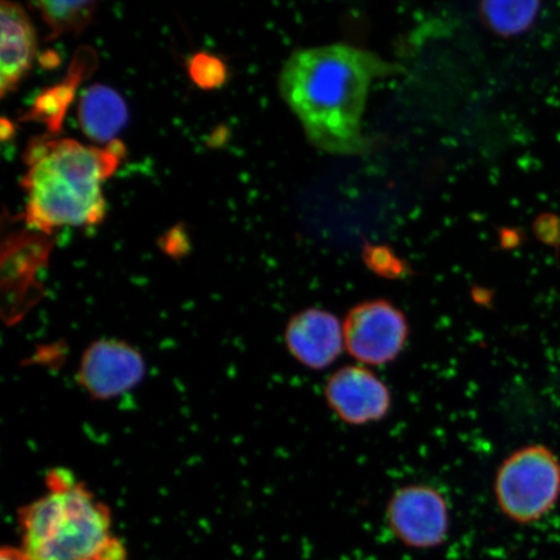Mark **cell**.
I'll return each mask as SVG.
<instances>
[{"mask_svg": "<svg viewBox=\"0 0 560 560\" xmlns=\"http://www.w3.org/2000/svg\"><path fill=\"white\" fill-rule=\"evenodd\" d=\"M363 260L371 270L385 278H404L408 275V266L395 252L384 245L366 247Z\"/></svg>", "mask_w": 560, "mask_h": 560, "instance_id": "cell-15", "label": "cell"}, {"mask_svg": "<svg viewBox=\"0 0 560 560\" xmlns=\"http://www.w3.org/2000/svg\"><path fill=\"white\" fill-rule=\"evenodd\" d=\"M284 342L293 359L311 370L330 368L346 349L341 322L319 307L292 315L285 326Z\"/></svg>", "mask_w": 560, "mask_h": 560, "instance_id": "cell-9", "label": "cell"}, {"mask_svg": "<svg viewBox=\"0 0 560 560\" xmlns=\"http://www.w3.org/2000/svg\"><path fill=\"white\" fill-rule=\"evenodd\" d=\"M0 20V93L5 96L30 74L37 55V33L26 11L16 3L2 2Z\"/></svg>", "mask_w": 560, "mask_h": 560, "instance_id": "cell-10", "label": "cell"}, {"mask_svg": "<svg viewBox=\"0 0 560 560\" xmlns=\"http://www.w3.org/2000/svg\"><path fill=\"white\" fill-rule=\"evenodd\" d=\"M124 144L107 149L55 139L33 145L23 185L27 194L25 220L32 229L51 233L66 226H91L105 215L102 185L120 164Z\"/></svg>", "mask_w": 560, "mask_h": 560, "instance_id": "cell-2", "label": "cell"}, {"mask_svg": "<svg viewBox=\"0 0 560 560\" xmlns=\"http://www.w3.org/2000/svg\"><path fill=\"white\" fill-rule=\"evenodd\" d=\"M325 398L334 415L349 425L380 422L392 406L388 385L363 365L336 370L326 383Z\"/></svg>", "mask_w": 560, "mask_h": 560, "instance_id": "cell-8", "label": "cell"}, {"mask_svg": "<svg viewBox=\"0 0 560 560\" xmlns=\"http://www.w3.org/2000/svg\"><path fill=\"white\" fill-rule=\"evenodd\" d=\"M540 10L538 2H486L480 7V16L489 30L502 37L528 31Z\"/></svg>", "mask_w": 560, "mask_h": 560, "instance_id": "cell-12", "label": "cell"}, {"mask_svg": "<svg viewBox=\"0 0 560 560\" xmlns=\"http://www.w3.org/2000/svg\"><path fill=\"white\" fill-rule=\"evenodd\" d=\"M79 120L88 138L96 143L110 144L128 121V108L115 90L95 85L81 97Z\"/></svg>", "mask_w": 560, "mask_h": 560, "instance_id": "cell-11", "label": "cell"}, {"mask_svg": "<svg viewBox=\"0 0 560 560\" xmlns=\"http://www.w3.org/2000/svg\"><path fill=\"white\" fill-rule=\"evenodd\" d=\"M44 18L50 35L48 39L61 35L80 33L94 18L96 2H38L35 3Z\"/></svg>", "mask_w": 560, "mask_h": 560, "instance_id": "cell-13", "label": "cell"}, {"mask_svg": "<svg viewBox=\"0 0 560 560\" xmlns=\"http://www.w3.org/2000/svg\"><path fill=\"white\" fill-rule=\"evenodd\" d=\"M346 350L363 366H384L397 360L408 342V318L388 300L357 304L342 322Z\"/></svg>", "mask_w": 560, "mask_h": 560, "instance_id": "cell-5", "label": "cell"}, {"mask_svg": "<svg viewBox=\"0 0 560 560\" xmlns=\"http://www.w3.org/2000/svg\"><path fill=\"white\" fill-rule=\"evenodd\" d=\"M0 560H30L21 549L3 548Z\"/></svg>", "mask_w": 560, "mask_h": 560, "instance_id": "cell-16", "label": "cell"}, {"mask_svg": "<svg viewBox=\"0 0 560 560\" xmlns=\"http://www.w3.org/2000/svg\"><path fill=\"white\" fill-rule=\"evenodd\" d=\"M395 72L380 55L359 47L303 48L280 70L279 90L313 145L354 155L365 147L361 128L371 83Z\"/></svg>", "mask_w": 560, "mask_h": 560, "instance_id": "cell-1", "label": "cell"}, {"mask_svg": "<svg viewBox=\"0 0 560 560\" xmlns=\"http://www.w3.org/2000/svg\"><path fill=\"white\" fill-rule=\"evenodd\" d=\"M494 494L510 521L530 524L542 520L560 497V464L545 445H528L502 462L494 479Z\"/></svg>", "mask_w": 560, "mask_h": 560, "instance_id": "cell-4", "label": "cell"}, {"mask_svg": "<svg viewBox=\"0 0 560 560\" xmlns=\"http://www.w3.org/2000/svg\"><path fill=\"white\" fill-rule=\"evenodd\" d=\"M145 361L129 342L102 339L83 352L77 377L83 390L95 400H112L128 394L142 383Z\"/></svg>", "mask_w": 560, "mask_h": 560, "instance_id": "cell-7", "label": "cell"}, {"mask_svg": "<svg viewBox=\"0 0 560 560\" xmlns=\"http://www.w3.org/2000/svg\"><path fill=\"white\" fill-rule=\"evenodd\" d=\"M47 492L20 510L21 550L30 560H125L104 503L67 471H52Z\"/></svg>", "mask_w": 560, "mask_h": 560, "instance_id": "cell-3", "label": "cell"}, {"mask_svg": "<svg viewBox=\"0 0 560 560\" xmlns=\"http://www.w3.org/2000/svg\"><path fill=\"white\" fill-rule=\"evenodd\" d=\"M188 69H190L192 81L201 89L220 88L228 79L225 65L213 55L196 54Z\"/></svg>", "mask_w": 560, "mask_h": 560, "instance_id": "cell-14", "label": "cell"}, {"mask_svg": "<svg viewBox=\"0 0 560 560\" xmlns=\"http://www.w3.org/2000/svg\"><path fill=\"white\" fill-rule=\"evenodd\" d=\"M388 527L406 548L429 550L446 541L450 506L438 489L412 485L397 489L385 511Z\"/></svg>", "mask_w": 560, "mask_h": 560, "instance_id": "cell-6", "label": "cell"}]
</instances>
